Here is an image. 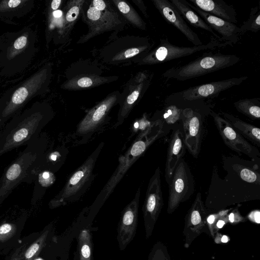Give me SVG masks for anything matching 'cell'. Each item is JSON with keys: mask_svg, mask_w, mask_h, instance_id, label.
Returning a JSON list of instances; mask_svg holds the SVG:
<instances>
[{"mask_svg": "<svg viewBox=\"0 0 260 260\" xmlns=\"http://www.w3.org/2000/svg\"><path fill=\"white\" fill-rule=\"evenodd\" d=\"M26 43L27 37L25 36H22L15 40L13 46L15 49L20 50L25 46Z\"/></svg>", "mask_w": 260, "mask_h": 260, "instance_id": "39", "label": "cell"}, {"mask_svg": "<svg viewBox=\"0 0 260 260\" xmlns=\"http://www.w3.org/2000/svg\"><path fill=\"white\" fill-rule=\"evenodd\" d=\"M140 191V188H138L134 199L126 205L121 213L117 236L120 250L125 249L136 235L138 221Z\"/></svg>", "mask_w": 260, "mask_h": 260, "instance_id": "14", "label": "cell"}, {"mask_svg": "<svg viewBox=\"0 0 260 260\" xmlns=\"http://www.w3.org/2000/svg\"><path fill=\"white\" fill-rule=\"evenodd\" d=\"M16 231L15 225L11 223H4L0 225V241H5L11 238Z\"/></svg>", "mask_w": 260, "mask_h": 260, "instance_id": "33", "label": "cell"}, {"mask_svg": "<svg viewBox=\"0 0 260 260\" xmlns=\"http://www.w3.org/2000/svg\"><path fill=\"white\" fill-rule=\"evenodd\" d=\"M46 74V70L41 71L14 92L10 100L0 110V129L16 114L31 95L39 88L45 79Z\"/></svg>", "mask_w": 260, "mask_h": 260, "instance_id": "10", "label": "cell"}, {"mask_svg": "<svg viewBox=\"0 0 260 260\" xmlns=\"http://www.w3.org/2000/svg\"><path fill=\"white\" fill-rule=\"evenodd\" d=\"M229 223L232 224H237L241 222H245L247 218L242 216L240 214L238 208H233L232 211L229 212L228 214Z\"/></svg>", "mask_w": 260, "mask_h": 260, "instance_id": "35", "label": "cell"}, {"mask_svg": "<svg viewBox=\"0 0 260 260\" xmlns=\"http://www.w3.org/2000/svg\"><path fill=\"white\" fill-rule=\"evenodd\" d=\"M92 6L99 11H103L107 8V5L103 0H94L92 2Z\"/></svg>", "mask_w": 260, "mask_h": 260, "instance_id": "42", "label": "cell"}, {"mask_svg": "<svg viewBox=\"0 0 260 260\" xmlns=\"http://www.w3.org/2000/svg\"><path fill=\"white\" fill-rule=\"evenodd\" d=\"M189 3L200 10L228 22L237 23L234 8L222 0H189Z\"/></svg>", "mask_w": 260, "mask_h": 260, "instance_id": "19", "label": "cell"}, {"mask_svg": "<svg viewBox=\"0 0 260 260\" xmlns=\"http://www.w3.org/2000/svg\"><path fill=\"white\" fill-rule=\"evenodd\" d=\"M48 231L44 232L27 249H25L21 260H35L45 246Z\"/></svg>", "mask_w": 260, "mask_h": 260, "instance_id": "29", "label": "cell"}, {"mask_svg": "<svg viewBox=\"0 0 260 260\" xmlns=\"http://www.w3.org/2000/svg\"><path fill=\"white\" fill-rule=\"evenodd\" d=\"M150 45L146 44L143 46H141L138 48L135 47L128 49L125 51L124 53L122 54L120 56H117L116 58L113 59V60H121L133 57L138 54L140 52L148 50V49L150 48Z\"/></svg>", "mask_w": 260, "mask_h": 260, "instance_id": "34", "label": "cell"}, {"mask_svg": "<svg viewBox=\"0 0 260 260\" xmlns=\"http://www.w3.org/2000/svg\"><path fill=\"white\" fill-rule=\"evenodd\" d=\"M163 206L160 171L159 167H158L149 181L142 207L145 236L147 239L152 235Z\"/></svg>", "mask_w": 260, "mask_h": 260, "instance_id": "9", "label": "cell"}, {"mask_svg": "<svg viewBox=\"0 0 260 260\" xmlns=\"http://www.w3.org/2000/svg\"><path fill=\"white\" fill-rule=\"evenodd\" d=\"M237 110L244 115L253 119L260 117V99H245L238 100L234 103Z\"/></svg>", "mask_w": 260, "mask_h": 260, "instance_id": "24", "label": "cell"}, {"mask_svg": "<svg viewBox=\"0 0 260 260\" xmlns=\"http://www.w3.org/2000/svg\"><path fill=\"white\" fill-rule=\"evenodd\" d=\"M248 219L251 222L259 224L260 222V212L258 210H255L247 215Z\"/></svg>", "mask_w": 260, "mask_h": 260, "instance_id": "40", "label": "cell"}, {"mask_svg": "<svg viewBox=\"0 0 260 260\" xmlns=\"http://www.w3.org/2000/svg\"><path fill=\"white\" fill-rule=\"evenodd\" d=\"M104 145L101 142L68 179L62 189L50 200L51 209L77 201L87 191L94 178L93 170L97 159Z\"/></svg>", "mask_w": 260, "mask_h": 260, "instance_id": "4", "label": "cell"}, {"mask_svg": "<svg viewBox=\"0 0 260 260\" xmlns=\"http://www.w3.org/2000/svg\"><path fill=\"white\" fill-rule=\"evenodd\" d=\"M107 81V79L101 77H82L74 79L65 85L68 89H81L95 86Z\"/></svg>", "mask_w": 260, "mask_h": 260, "instance_id": "27", "label": "cell"}, {"mask_svg": "<svg viewBox=\"0 0 260 260\" xmlns=\"http://www.w3.org/2000/svg\"><path fill=\"white\" fill-rule=\"evenodd\" d=\"M185 152L184 136L180 129L173 134L169 142L165 165V178L170 183L174 172Z\"/></svg>", "mask_w": 260, "mask_h": 260, "instance_id": "18", "label": "cell"}, {"mask_svg": "<svg viewBox=\"0 0 260 260\" xmlns=\"http://www.w3.org/2000/svg\"><path fill=\"white\" fill-rule=\"evenodd\" d=\"M119 11L132 24L141 29L146 28L145 23L127 3L122 1H113Z\"/></svg>", "mask_w": 260, "mask_h": 260, "instance_id": "25", "label": "cell"}, {"mask_svg": "<svg viewBox=\"0 0 260 260\" xmlns=\"http://www.w3.org/2000/svg\"><path fill=\"white\" fill-rule=\"evenodd\" d=\"M152 2L165 20L178 29L193 46L203 44L170 1L153 0Z\"/></svg>", "mask_w": 260, "mask_h": 260, "instance_id": "16", "label": "cell"}, {"mask_svg": "<svg viewBox=\"0 0 260 260\" xmlns=\"http://www.w3.org/2000/svg\"><path fill=\"white\" fill-rule=\"evenodd\" d=\"M210 114L225 144L239 153L252 158L260 156L258 149L250 144L225 119L212 110Z\"/></svg>", "mask_w": 260, "mask_h": 260, "instance_id": "12", "label": "cell"}, {"mask_svg": "<svg viewBox=\"0 0 260 260\" xmlns=\"http://www.w3.org/2000/svg\"><path fill=\"white\" fill-rule=\"evenodd\" d=\"M55 179L52 172L43 170L38 174L34 182H36L35 185H39L41 187H47L53 183Z\"/></svg>", "mask_w": 260, "mask_h": 260, "instance_id": "32", "label": "cell"}, {"mask_svg": "<svg viewBox=\"0 0 260 260\" xmlns=\"http://www.w3.org/2000/svg\"><path fill=\"white\" fill-rule=\"evenodd\" d=\"M241 34L247 31L257 32L260 30V6H257L250 9L249 18L239 27Z\"/></svg>", "mask_w": 260, "mask_h": 260, "instance_id": "28", "label": "cell"}, {"mask_svg": "<svg viewBox=\"0 0 260 260\" xmlns=\"http://www.w3.org/2000/svg\"><path fill=\"white\" fill-rule=\"evenodd\" d=\"M117 100L116 95H111L89 111L79 123L75 135L81 137L82 141L88 140L104 123Z\"/></svg>", "mask_w": 260, "mask_h": 260, "instance_id": "13", "label": "cell"}, {"mask_svg": "<svg viewBox=\"0 0 260 260\" xmlns=\"http://www.w3.org/2000/svg\"><path fill=\"white\" fill-rule=\"evenodd\" d=\"M181 112L175 106L171 105L168 112L165 114V118L169 122L174 123L180 116Z\"/></svg>", "mask_w": 260, "mask_h": 260, "instance_id": "36", "label": "cell"}, {"mask_svg": "<svg viewBox=\"0 0 260 260\" xmlns=\"http://www.w3.org/2000/svg\"><path fill=\"white\" fill-rule=\"evenodd\" d=\"M53 15L55 18H58L62 15V12L61 10H55L53 13Z\"/></svg>", "mask_w": 260, "mask_h": 260, "instance_id": "44", "label": "cell"}, {"mask_svg": "<svg viewBox=\"0 0 260 260\" xmlns=\"http://www.w3.org/2000/svg\"><path fill=\"white\" fill-rule=\"evenodd\" d=\"M170 1L184 20L185 19L191 25L209 31L212 34L213 37L221 41L219 36L214 31L201 17L187 6L183 0H171Z\"/></svg>", "mask_w": 260, "mask_h": 260, "instance_id": "21", "label": "cell"}, {"mask_svg": "<svg viewBox=\"0 0 260 260\" xmlns=\"http://www.w3.org/2000/svg\"><path fill=\"white\" fill-rule=\"evenodd\" d=\"M148 260H173L170 256L167 246L161 241L156 242L148 255Z\"/></svg>", "mask_w": 260, "mask_h": 260, "instance_id": "30", "label": "cell"}, {"mask_svg": "<svg viewBox=\"0 0 260 260\" xmlns=\"http://www.w3.org/2000/svg\"><path fill=\"white\" fill-rule=\"evenodd\" d=\"M117 17V15L108 8L101 11L90 6L87 11L88 23L91 25V29L90 36L113 28L118 20Z\"/></svg>", "mask_w": 260, "mask_h": 260, "instance_id": "20", "label": "cell"}, {"mask_svg": "<svg viewBox=\"0 0 260 260\" xmlns=\"http://www.w3.org/2000/svg\"><path fill=\"white\" fill-rule=\"evenodd\" d=\"M221 114L234 128L245 139L251 141L255 145L260 147L259 128L247 123L229 113L222 112Z\"/></svg>", "mask_w": 260, "mask_h": 260, "instance_id": "22", "label": "cell"}, {"mask_svg": "<svg viewBox=\"0 0 260 260\" xmlns=\"http://www.w3.org/2000/svg\"><path fill=\"white\" fill-rule=\"evenodd\" d=\"M78 249L79 260H91V235L88 230H83L79 235Z\"/></svg>", "mask_w": 260, "mask_h": 260, "instance_id": "26", "label": "cell"}, {"mask_svg": "<svg viewBox=\"0 0 260 260\" xmlns=\"http://www.w3.org/2000/svg\"><path fill=\"white\" fill-rule=\"evenodd\" d=\"M247 78V76L234 77L190 87L171 94L167 98L166 102L174 105L176 104H191L215 98L221 92L240 85Z\"/></svg>", "mask_w": 260, "mask_h": 260, "instance_id": "6", "label": "cell"}, {"mask_svg": "<svg viewBox=\"0 0 260 260\" xmlns=\"http://www.w3.org/2000/svg\"><path fill=\"white\" fill-rule=\"evenodd\" d=\"M240 60L239 57L233 54L205 53L185 64L170 68L162 76L167 79L184 81L233 66Z\"/></svg>", "mask_w": 260, "mask_h": 260, "instance_id": "5", "label": "cell"}, {"mask_svg": "<svg viewBox=\"0 0 260 260\" xmlns=\"http://www.w3.org/2000/svg\"><path fill=\"white\" fill-rule=\"evenodd\" d=\"M232 44L222 42L212 36L210 41L206 44L191 47H181L170 43L167 38L161 39L158 47L150 53L143 60L149 64L160 63L173 59L186 57L198 52L224 47Z\"/></svg>", "mask_w": 260, "mask_h": 260, "instance_id": "7", "label": "cell"}, {"mask_svg": "<svg viewBox=\"0 0 260 260\" xmlns=\"http://www.w3.org/2000/svg\"><path fill=\"white\" fill-rule=\"evenodd\" d=\"M183 1L201 17L214 32H217L221 41L235 44L239 41L242 34L239 27L235 24L205 12L193 6L187 0H183Z\"/></svg>", "mask_w": 260, "mask_h": 260, "instance_id": "17", "label": "cell"}, {"mask_svg": "<svg viewBox=\"0 0 260 260\" xmlns=\"http://www.w3.org/2000/svg\"><path fill=\"white\" fill-rule=\"evenodd\" d=\"M208 213L201 194L198 192L185 217L183 230L185 248H188L202 233L208 234L206 221Z\"/></svg>", "mask_w": 260, "mask_h": 260, "instance_id": "11", "label": "cell"}, {"mask_svg": "<svg viewBox=\"0 0 260 260\" xmlns=\"http://www.w3.org/2000/svg\"><path fill=\"white\" fill-rule=\"evenodd\" d=\"M35 260H43V259H42L41 258H36Z\"/></svg>", "mask_w": 260, "mask_h": 260, "instance_id": "45", "label": "cell"}, {"mask_svg": "<svg viewBox=\"0 0 260 260\" xmlns=\"http://www.w3.org/2000/svg\"><path fill=\"white\" fill-rule=\"evenodd\" d=\"M47 141L44 133L31 141L5 169L0 178V205L22 183L34 182L43 164Z\"/></svg>", "mask_w": 260, "mask_h": 260, "instance_id": "1", "label": "cell"}, {"mask_svg": "<svg viewBox=\"0 0 260 260\" xmlns=\"http://www.w3.org/2000/svg\"><path fill=\"white\" fill-rule=\"evenodd\" d=\"M184 131L185 146L189 153L197 158L201 151L202 121L199 112L190 108L183 109L181 113Z\"/></svg>", "mask_w": 260, "mask_h": 260, "instance_id": "15", "label": "cell"}, {"mask_svg": "<svg viewBox=\"0 0 260 260\" xmlns=\"http://www.w3.org/2000/svg\"><path fill=\"white\" fill-rule=\"evenodd\" d=\"M49 120L45 113L37 109L14 115L0 129V157L37 138Z\"/></svg>", "mask_w": 260, "mask_h": 260, "instance_id": "2", "label": "cell"}, {"mask_svg": "<svg viewBox=\"0 0 260 260\" xmlns=\"http://www.w3.org/2000/svg\"><path fill=\"white\" fill-rule=\"evenodd\" d=\"M23 1L21 0H10L3 1L0 4V11L14 8L18 6Z\"/></svg>", "mask_w": 260, "mask_h": 260, "instance_id": "38", "label": "cell"}, {"mask_svg": "<svg viewBox=\"0 0 260 260\" xmlns=\"http://www.w3.org/2000/svg\"><path fill=\"white\" fill-rule=\"evenodd\" d=\"M61 2V0H53L51 2V7L52 9L53 10H57V9L59 7L60 3Z\"/></svg>", "mask_w": 260, "mask_h": 260, "instance_id": "43", "label": "cell"}, {"mask_svg": "<svg viewBox=\"0 0 260 260\" xmlns=\"http://www.w3.org/2000/svg\"><path fill=\"white\" fill-rule=\"evenodd\" d=\"M151 123L150 122L144 117L135 122L134 124V130L137 131L138 129H140L142 132L145 131L150 125Z\"/></svg>", "mask_w": 260, "mask_h": 260, "instance_id": "37", "label": "cell"}, {"mask_svg": "<svg viewBox=\"0 0 260 260\" xmlns=\"http://www.w3.org/2000/svg\"><path fill=\"white\" fill-rule=\"evenodd\" d=\"M195 182L191 170L183 158L179 162L169 184L167 213L171 214L194 192Z\"/></svg>", "mask_w": 260, "mask_h": 260, "instance_id": "8", "label": "cell"}, {"mask_svg": "<svg viewBox=\"0 0 260 260\" xmlns=\"http://www.w3.org/2000/svg\"><path fill=\"white\" fill-rule=\"evenodd\" d=\"M232 209H223L208 215L206 219L208 235L213 239L220 229L229 223L228 214Z\"/></svg>", "mask_w": 260, "mask_h": 260, "instance_id": "23", "label": "cell"}, {"mask_svg": "<svg viewBox=\"0 0 260 260\" xmlns=\"http://www.w3.org/2000/svg\"><path fill=\"white\" fill-rule=\"evenodd\" d=\"M164 134L163 124L160 120L153 122L145 131L139 134L125 153L119 156L118 165L92 204V209L100 208L129 169Z\"/></svg>", "mask_w": 260, "mask_h": 260, "instance_id": "3", "label": "cell"}, {"mask_svg": "<svg viewBox=\"0 0 260 260\" xmlns=\"http://www.w3.org/2000/svg\"><path fill=\"white\" fill-rule=\"evenodd\" d=\"M25 249V245H23L18 247L13 254L10 260H21Z\"/></svg>", "mask_w": 260, "mask_h": 260, "instance_id": "41", "label": "cell"}, {"mask_svg": "<svg viewBox=\"0 0 260 260\" xmlns=\"http://www.w3.org/2000/svg\"><path fill=\"white\" fill-rule=\"evenodd\" d=\"M84 2V0H76L70 2L66 15V21L67 23H73L77 19Z\"/></svg>", "mask_w": 260, "mask_h": 260, "instance_id": "31", "label": "cell"}]
</instances>
